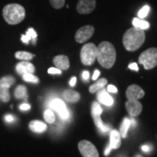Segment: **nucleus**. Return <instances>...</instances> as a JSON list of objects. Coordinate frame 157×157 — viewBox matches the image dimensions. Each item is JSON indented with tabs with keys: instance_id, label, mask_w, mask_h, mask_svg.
<instances>
[{
	"instance_id": "c85d7f7f",
	"label": "nucleus",
	"mask_w": 157,
	"mask_h": 157,
	"mask_svg": "<svg viewBox=\"0 0 157 157\" xmlns=\"http://www.w3.org/2000/svg\"><path fill=\"white\" fill-rule=\"evenodd\" d=\"M50 5L56 9H60L65 5V0H50Z\"/></svg>"
},
{
	"instance_id": "72a5a7b5",
	"label": "nucleus",
	"mask_w": 157,
	"mask_h": 157,
	"mask_svg": "<svg viewBox=\"0 0 157 157\" xmlns=\"http://www.w3.org/2000/svg\"><path fill=\"white\" fill-rule=\"evenodd\" d=\"M19 108L21 111H27V110L31 109V105H29V104H27V103H23L20 105Z\"/></svg>"
},
{
	"instance_id": "2f4dec72",
	"label": "nucleus",
	"mask_w": 157,
	"mask_h": 157,
	"mask_svg": "<svg viewBox=\"0 0 157 157\" xmlns=\"http://www.w3.org/2000/svg\"><path fill=\"white\" fill-rule=\"evenodd\" d=\"M48 72L51 74H61V70L58 69L57 68H50L48 69Z\"/></svg>"
},
{
	"instance_id": "dca6fc26",
	"label": "nucleus",
	"mask_w": 157,
	"mask_h": 157,
	"mask_svg": "<svg viewBox=\"0 0 157 157\" xmlns=\"http://www.w3.org/2000/svg\"><path fill=\"white\" fill-rule=\"evenodd\" d=\"M121 146V136L118 131L113 129L111 132L110 135L109 146L111 149H117Z\"/></svg>"
},
{
	"instance_id": "c756f323",
	"label": "nucleus",
	"mask_w": 157,
	"mask_h": 157,
	"mask_svg": "<svg viewBox=\"0 0 157 157\" xmlns=\"http://www.w3.org/2000/svg\"><path fill=\"white\" fill-rule=\"evenodd\" d=\"M102 112H103L102 108L99 105V103H98L97 102L93 103V105H92V113H95V114L101 116Z\"/></svg>"
},
{
	"instance_id": "9b49d317",
	"label": "nucleus",
	"mask_w": 157,
	"mask_h": 157,
	"mask_svg": "<svg viewBox=\"0 0 157 157\" xmlns=\"http://www.w3.org/2000/svg\"><path fill=\"white\" fill-rule=\"evenodd\" d=\"M145 92L140 86L137 84H132L129 86L126 91V96L128 100H137L141 99L144 97Z\"/></svg>"
},
{
	"instance_id": "79ce46f5",
	"label": "nucleus",
	"mask_w": 157,
	"mask_h": 157,
	"mask_svg": "<svg viewBox=\"0 0 157 157\" xmlns=\"http://www.w3.org/2000/svg\"><path fill=\"white\" fill-rule=\"evenodd\" d=\"M130 125H132L133 127H135V126H136V121H135L134 119H130Z\"/></svg>"
},
{
	"instance_id": "39448f33",
	"label": "nucleus",
	"mask_w": 157,
	"mask_h": 157,
	"mask_svg": "<svg viewBox=\"0 0 157 157\" xmlns=\"http://www.w3.org/2000/svg\"><path fill=\"white\" fill-rule=\"evenodd\" d=\"M80 56L82 63L85 66H91L97 57V46L93 43L84 44L81 50Z\"/></svg>"
},
{
	"instance_id": "aec40b11",
	"label": "nucleus",
	"mask_w": 157,
	"mask_h": 157,
	"mask_svg": "<svg viewBox=\"0 0 157 157\" xmlns=\"http://www.w3.org/2000/svg\"><path fill=\"white\" fill-rule=\"evenodd\" d=\"M92 115H93L95 125L99 128V129L101 132H106L109 130V127L108 126V125L104 124L103 122L101 120V118L100 117V115L95 114V113H92Z\"/></svg>"
},
{
	"instance_id": "58836bf2",
	"label": "nucleus",
	"mask_w": 157,
	"mask_h": 157,
	"mask_svg": "<svg viewBox=\"0 0 157 157\" xmlns=\"http://www.w3.org/2000/svg\"><path fill=\"white\" fill-rule=\"evenodd\" d=\"M100 75V71L98 70H95V72H94L93 76V80H96L98 78V76Z\"/></svg>"
},
{
	"instance_id": "cd10ccee",
	"label": "nucleus",
	"mask_w": 157,
	"mask_h": 157,
	"mask_svg": "<svg viewBox=\"0 0 157 157\" xmlns=\"http://www.w3.org/2000/svg\"><path fill=\"white\" fill-rule=\"evenodd\" d=\"M23 79L27 82H31V83L37 84L39 83V79L38 77L34 76L33 74H26L23 75Z\"/></svg>"
},
{
	"instance_id": "393cba45",
	"label": "nucleus",
	"mask_w": 157,
	"mask_h": 157,
	"mask_svg": "<svg viewBox=\"0 0 157 157\" xmlns=\"http://www.w3.org/2000/svg\"><path fill=\"white\" fill-rule=\"evenodd\" d=\"M27 89L24 85L17 86L15 90V97L17 99H22L26 97Z\"/></svg>"
},
{
	"instance_id": "f03ea898",
	"label": "nucleus",
	"mask_w": 157,
	"mask_h": 157,
	"mask_svg": "<svg viewBox=\"0 0 157 157\" xmlns=\"http://www.w3.org/2000/svg\"><path fill=\"white\" fill-rule=\"evenodd\" d=\"M146 39V34L142 29L131 28L127 30L123 36V44L127 50L133 52L142 46Z\"/></svg>"
},
{
	"instance_id": "5701e85b",
	"label": "nucleus",
	"mask_w": 157,
	"mask_h": 157,
	"mask_svg": "<svg viewBox=\"0 0 157 157\" xmlns=\"http://www.w3.org/2000/svg\"><path fill=\"white\" fill-rule=\"evenodd\" d=\"M15 79L14 77L11 76H4L0 79V87H5L7 88H10L15 83Z\"/></svg>"
},
{
	"instance_id": "ea45409f",
	"label": "nucleus",
	"mask_w": 157,
	"mask_h": 157,
	"mask_svg": "<svg viewBox=\"0 0 157 157\" xmlns=\"http://www.w3.org/2000/svg\"><path fill=\"white\" fill-rule=\"evenodd\" d=\"M76 78L73 77L70 80V85L71 86V87H74V86L76 84Z\"/></svg>"
},
{
	"instance_id": "37998d69",
	"label": "nucleus",
	"mask_w": 157,
	"mask_h": 157,
	"mask_svg": "<svg viewBox=\"0 0 157 157\" xmlns=\"http://www.w3.org/2000/svg\"><path fill=\"white\" fill-rule=\"evenodd\" d=\"M137 157H141V156H137Z\"/></svg>"
},
{
	"instance_id": "f257e3e1",
	"label": "nucleus",
	"mask_w": 157,
	"mask_h": 157,
	"mask_svg": "<svg viewBox=\"0 0 157 157\" xmlns=\"http://www.w3.org/2000/svg\"><path fill=\"white\" fill-rule=\"evenodd\" d=\"M117 58V52L114 46L109 42H101L97 47V57L98 63L105 68H111Z\"/></svg>"
},
{
	"instance_id": "7ed1b4c3",
	"label": "nucleus",
	"mask_w": 157,
	"mask_h": 157,
	"mask_svg": "<svg viewBox=\"0 0 157 157\" xmlns=\"http://www.w3.org/2000/svg\"><path fill=\"white\" fill-rule=\"evenodd\" d=\"M3 17L10 25L18 24L23 21L25 16L24 7L18 4H9L4 7Z\"/></svg>"
},
{
	"instance_id": "ddd939ff",
	"label": "nucleus",
	"mask_w": 157,
	"mask_h": 157,
	"mask_svg": "<svg viewBox=\"0 0 157 157\" xmlns=\"http://www.w3.org/2000/svg\"><path fill=\"white\" fill-rule=\"evenodd\" d=\"M53 63L57 68L60 70H67L70 66L69 59L66 56L60 55L57 56L53 58Z\"/></svg>"
},
{
	"instance_id": "473e14b6",
	"label": "nucleus",
	"mask_w": 157,
	"mask_h": 157,
	"mask_svg": "<svg viewBox=\"0 0 157 157\" xmlns=\"http://www.w3.org/2000/svg\"><path fill=\"white\" fill-rule=\"evenodd\" d=\"M107 90L109 92V93H117V88L115 87V86L111 85V84H109L107 87Z\"/></svg>"
},
{
	"instance_id": "f704fd0d",
	"label": "nucleus",
	"mask_w": 157,
	"mask_h": 157,
	"mask_svg": "<svg viewBox=\"0 0 157 157\" xmlns=\"http://www.w3.org/2000/svg\"><path fill=\"white\" fill-rule=\"evenodd\" d=\"M5 120L7 121V122H13V121H14L15 119H14V117H13V115L7 114L5 116Z\"/></svg>"
},
{
	"instance_id": "a878e982",
	"label": "nucleus",
	"mask_w": 157,
	"mask_h": 157,
	"mask_svg": "<svg viewBox=\"0 0 157 157\" xmlns=\"http://www.w3.org/2000/svg\"><path fill=\"white\" fill-rule=\"evenodd\" d=\"M10 93L9 92V88L5 87H0V100L2 101L7 103L10 100Z\"/></svg>"
},
{
	"instance_id": "f8f14e48",
	"label": "nucleus",
	"mask_w": 157,
	"mask_h": 157,
	"mask_svg": "<svg viewBox=\"0 0 157 157\" xmlns=\"http://www.w3.org/2000/svg\"><path fill=\"white\" fill-rule=\"evenodd\" d=\"M16 71L21 75H24L26 74H34L35 72V67L32 63L29 61L23 60L16 65Z\"/></svg>"
},
{
	"instance_id": "4be33fe9",
	"label": "nucleus",
	"mask_w": 157,
	"mask_h": 157,
	"mask_svg": "<svg viewBox=\"0 0 157 157\" xmlns=\"http://www.w3.org/2000/svg\"><path fill=\"white\" fill-rule=\"evenodd\" d=\"M15 58L19 60H25V61H29V60H32L34 58V55L30 53L29 52H25V51H17L15 54Z\"/></svg>"
},
{
	"instance_id": "a211bd4d",
	"label": "nucleus",
	"mask_w": 157,
	"mask_h": 157,
	"mask_svg": "<svg viewBox=\"0 0 157 157\" xmlns=\"http://www.w3.org/2000/svg\"><path fill=\"white\" fill-rule=\"evenodd\" d=\"M37 37V34L36 31H34V29L29 28L28 31H26L25 34L22 35L21 36V41L25 44H28L29 42L31 40H33V44H35V41H36V39Z\"/></svg>"
},
{
	"instance_id": "1a4fd4ad",
	"label": "nucleus",
	"mask_w": 157,
	"mask_h": 157,
	"mask_svg": "<svg viewBox=\"0 0 157 157\" xmlns=\"http://www.w3.org/2000/svg\"><path fill=\"white\" fill-rule=\"evenodd\" d=\"M96 7L95 0H79L76 5V10L80 14H90Z\"/></svg>"
},
{
	"instance_id": "412c9836",
	"label": "nucleus",
	"mask_w": 157,
	"mask_h": 157,
	"mask_svg": "<svg viewBox=\"0 0 157 157\" xmlns=\"http://www.w3.org/2000/svg\"><path fill=\"white\" fill-rule=\"evenodd\" d=\"M130 127V119H129L128 118H125L124 119L122 124H121L120 127V131H119V134L120 136L123 138L127 137V131Z\"/></svg>"
},
{
	"instance_id": "e433bc0d",
	"label": "nucleus",
	"mask_w": 157,
	"mask_h": 157,
	"mask_svg": "<svg viewBox=\"0 0 157 157\" xmlns=\"http://www.w3.org/2000/svg\"><path fill=\"white\" fill-rule=\"evenodd\" d=\"M129 68H130V69H132V70L136 71H138V66H137V64L136 63H132V64L129 65Z\"/></svg>"
},
{
	"instance_id": "4c0bfd02",
	"label": "nucleus",
	"mask_w": 157,
	"mask_h": 157,
	"mask_svg": "<svg viewBox=\"0 0 157 157\" xmlns=\"http://www.w3.org/2000/svg\"><path fill=\"white\" fill-rule=\"evenodd\" d=\"M142 150L144 152H149L151 150V147L150 146H148V145H144V146H142Z\"/></svg>"
},
{
	"instance_id": "20e7f679",
	"label": "nucleus",
	"mask_w": 157,
	"mask_h": 157,
	"mask_svg": "<svg viewBox=\"0 0 157 157\" xmlns=\"http://www.w3.org/2000/svg\"><path fill=\"white\" fill-rule=\"evenodd\" d=\"M138 62L146 70L156 67L157 66V48H149L143 52L139 57Z\"/></svg>"
},
{
	"instance_id": "6e6552de",
	"label": "nucleus",
	"mask_w": 157,
	"mask_h": 157,
	"mask_svg": "<svg viewBox=\"0 0 157 157\" xmlns=\"http://www.w3.org/2000/svg\"><path fill=\"white\" fill-rule=\"evenodd\" d=\"M50 105L52 109L57 111V113H58L62 119L66 120V119H68V117H69V111H68L66 104L61 100L58 99V98L52 100L51 101Z\"/></svg>"
},
{
	"instance_id": "bb28decb",
	"label": "nucleus",
	"mask_w": 157,
	"mask_h": 157,
	"mask_svg": "<svg viewBox=\"0 0 157 157\" xmlns=\"http://www.w3.org/2000/svg\"><path fill=\"white\" fill-rule=\"evenodd\" d=\"M44 120L49 124H52L56 121V117L54 113L50 109H47L44 113Z\"/></svg>"
},
{
	"instance_id": "423d86ee",
	"label": "nucleus",
	"mask_w": 157,
	"mask_h": 157,
	"mask_svg": "<svg viewBox=\"0 0 157 157\" xmlns=\"http://www.w3.org/2000/svg\"><path fill=\"white\" fill-rule=\"evenodd\" d=\"M78 148L83 157H99L97 148L90 141L81 140L78 143Z\"/></svg>"
},
{
	"instance_id": "6ab92c4d",
	"label": "nucleus",
	"mask_w": 157,
	"mask_h": 157,
	"mask_svg": "<svg viewBox=\"0 0 157 157\" xmlns=\"http://www.w3.org/2000/svg\"><path fill=\"white\" fill-rule=\"evenodd\" d=\"M107 79L105 78H102L101 79H99L98 81H97L95 82V84H92L90 87V92L91 93H95L96 92L99 91L101 89L105 87V85L107 84Z\"/></svg>"
},
{
	"instance_id": "2eb2a0df",
	"label": "nucleus",
	"mask_w": 157,
	"mask_h": 157,
	"mask_svg": "<svg viewBox=\"0 0 157 157\" xmlns=\"http://www.w3.org/2000/svg\"><path fill=\"white\" fill-rule=\"evenodd\" d=\"M29 129H31L32 132L36 133H42L44 132L48 129V126L44 122L42 121L39 120H34L31 121L29 123Z\"/></svg>"
},
{
	"instance_id": "c9c22d12",
	"label": "nucleus",
	"mask_w": 157,
	"mask_h": 157,
	"mask_svg": "<svg viewBox=\"0 0 157 157\" xmlns=\"http://www.w3.org/2000/svg\"><path fill=\"white\" fill-rule=\"evenodd\" d=\"M82 78H84V80H88L90 78V72L87 71H84L82 73Z\"/></svg>"
},
{
	"instance_id": "b1692460",
	"label": "nucleus",
	"mask_w": 157,
	"mask_h": 157,
	"mask_svg": "<svg viewBox=\"0 0 157 157\" xmlns=\"http://www.w3.org/2000/svg\"><path fill=\"white\" fill-rule=\"evenodd\" d=\"M132 25H134L135 28H138L142 29V30H144V29H148L150 26V24H149L148 22L147 21H143V20L139 19V18H135L133 19L132 21Z\"/></svg>"
},
{
	"instance_id": "0eeeda50",
	"label": "nucleus",
	"mask_w": 157,
	"mask_h": 157,
	"mask_svg": "<svg viewBox=\"0 0 157 157\" xmlns=\"http://www.w3.org/2000/svg\"><path fill=\"white\" fill-rule=\"evenodd\" d=\"M95 32V29L92 25H85L82 27L76 32L75 39L76 42L84 43L90 39Z\"/></svg>"
},
{
	"instance_id": "9d476101",
	"label": "nucleus",
	"mask_w": 157,
	"mask_h": 157,
	"mask_svg": "<svg viewBox=\"0 0 157 157\" xmlns=\"http://www.w3.org/2000/svg\"><path fill=\"white\" fill-rule=\"evenodd\" d=\"M125 105L127 112L131 117H137L142 112L143 105L137 100H128Z\"/></svg>"
},
{
	"instance_id": "a19ab883",
	"label": "nucleus",
	"mask_w": 157,
	"mask_h": 157,
	"mask_svg": "<svg viewBox=\"0 0 157 157\" xmlns=\"http://www.w3.org/2000/svg\"><path fill=\"white\" fill-rule=\"evenodd\" d=\"M111 150H112V149H111V148L109 146H109H108V147L106 148V149H105V153H104V154H105V156H108V155H109V154H110V152H111Z\"/></svg>"
},
{
	"instance_id": "7c9ffc66",
	"label": "nucleus",
	"mask_w": 157,
	"mask_h": 157,
	"mask_svg": "<svg viewBox=\"0 0 157 157\" xmlns=\"http://www.w3.org/2000/svg\"><path fill=\"white\" fill-rule=\"evenodd\" d=\"M149 11H150V7L148 5H145L140 11L138 12V17L140 19L144 18L148 15Z\"/></svg>"
},
{
	"instance_id": "f3484780",
	"label": "nucleus",
	"mask_w": 157,
	"mask_h": 157,
	"mask_svg": "<svg viewBox=\"0 0 157 157\" xmlns=\"http://www.w3.org/2000/svg\"><path fill=\"white\" fill-rule=\"evenodd\" d=\"M63 98L70 103H76L80 100V95L74 90H66L63 92Z\"/></svg>"
},
{
	"instance_id": "4468645a",
	"label": "nucleus",
	"mask_w": 157,
	"mask_h": 157,
	"mask_svg": "<svg viewBox=\"0 0 157 157\" xmlns=\"http://www.w3.org/2000/svg\"><path fill=\"white\" fill-rule=\"evenodd\" d=\"M97 98L100 103L107 105V106H111L113 104V99L112 97L105 90H102L101 91H100L98 93Z\"/></svg>"
}]
</instances>
